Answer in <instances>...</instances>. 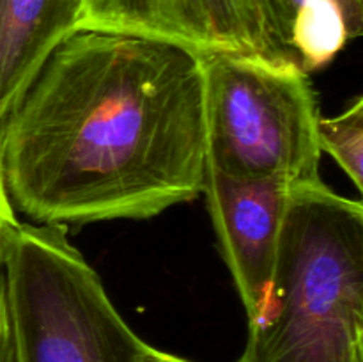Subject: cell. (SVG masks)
Returning a JSON list of instances; mask_svg holds the SVG:
<instances>
[{"label":"cell","mask_w":363,"mask_h":362,"mask_svg":"<svg viewBox=\"0 0 363 362\" xmlns=\"http://www.w3.org/2000/svg\"><path fill=\"white\" fill-rule=\"evenodd\" d=\"M13 204L41 224L151 219L197 199L208 170L204 57L78 31L0 124Z\"/></svg>","instance_id":"1"},{"label":"cell","mask_w":363,"mask_h":362,"mask_svg":"<svg viewBox=\"0 0 363 362\" xmlns=\"http://www.w3.org/2000/svg\"><path fill=\"white\" fill-rule=\"evenodd\" d=\"M16 224V215H14V208L9 201V195H7L6 185H4L2 169H0V256H2L4 236H6L7 231L13 229Z\"/></svg>","instance_id":"11"},{"label":"cell","mask_w":363,"mask_h":362,"mask_svg":"<svg viewBox=\"0 0 363 362\" xmlns=\"http://www.w3.org/2000/svg\"><path fill=\"white\" fill-rule=\"evenodd\" d=\"M280 39L303 71L328 64L363 28V0H264Z\"/></svg>","instance_id":"8"},{"label":"cell","mask_w":363,"mask_h":362,"mask_svg":"<svg viewBox=\"0 0 363 362\" xmlns=\"http://www.w3.org/2000/svg\"><path fill=\"white\" fill-rule=\"evenodd\" d=\"M236 362H363V206L294 187L266 314Z\"/></svg>","instance_id":"2"},{"label":"cell","mask_w":363,"mask_h":362,"mask_svg":"<svg viewBox=\"0 0 363 362\" xmlns=\"http://www.w3.org/2000/svg\"><path fill=\"white\" fill-rule=\"evenodd\" d=\"M296 185L279 176L241 181L211 167L206 170L202 194L248 325L257 323L272 302L284 220Z\"/></svg>","instance_id":"6"},{"label":"cell","mask_w":363,"mask_h":362,"mask_svg":"<svg viewBox=\"0 0 363 362\" xmlns=\"http://www.w3.org/2000/svg\"><path fill=\"white\" fill-rule=\"evenodd\" d=\"M202 57L208 167L241 181H321V114L307 71L227 53Z\"/></svg>","instance_id":"4"},{"label":"cell","mask_w":363,"mask_h":362,"mask_svg":"<svg viewBox=\"0 0 363 362\" xmlns=\"http://www.w3.org/2000/svg\"><path fill=\"white\" fill-rule=\"evenodd\" d=\"M138 362H194V361H188V358L179 357V355L169 353V351L158 350V348H152L151 344H147L144 353L140 355V361Z\"/></svg>","instance_id":"12"},{"label":"cell","mask_w":363,"mask_h":362,"mask_svg":"<svg viewBox=\"0 0 363 362\" xmlns=\"http://www.w3.org/2000/svg\"><path fill=\"white\" fill-rule=\"evenodd\" d=\"M16 362H138L130 329L66 226L18 222L2 243Z\"/></svg>","instance_id":"3"},{"label":"cell","mask_w":363,"mask_h":362,"mask_svg":"<svg viewBox=\"0 0 363 362\" xmlns=\"http://www.w3.org/2000/svg\"><path fill=\"white\" fill-rule=\"evenodd\" d=\"M0 362H16L13 325H11L9 302H7L6 275H4L2 256H0Z\"/></svg>","instance_id":"10"},{"label":"cell","mask_w":363,"mask_h":362,"mask_svg":"<svg viewBox=\"0 0 363 362\" xmlns=\"http://www.w3.org/2000/svg\"><path fill=\"white\" fill-rule=\"evenodd\" d=\"M80 31L142 35L199 55L227 53L300 67L264 0H84Z\"/></svg>","instance_id":"5"},{"label":"cell","mask_w":363,"mask_h":362,"mask_svg":"<svg viewBox=\"0 0 363 362\" xmlns=\"http://www.w3.org/2000/svg\"><path fill=\"white\" fill-rule=\"evenodd\" d=\"M84 0H0V124L48 57L80 31Z\"/></svg>","instance_id":"7"},{"label":"cell","mask_w":363,"mask_h":362,"mask_svg":"<svg viewBox=\"0 0 363 362\" xmlns=\"http://www.w3.org/2000/svg\"><path fill=\"white\" fill-rule=\"evenodd\" d=\"M318 141L350 176L358 192L363 181V98L335 117H319Z\"/></svg>","instance_id":"9"}]
</instances>
